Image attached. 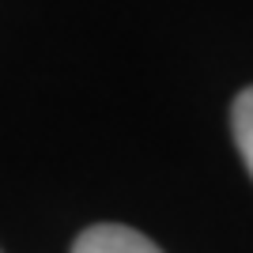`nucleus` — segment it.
Here are the masks:
<instances>
[{"label": "nucleus", "instance_id": "1", "mask_svg": "<svg viewBox=\"0 0 253 253\" xmlns=\"http://www.w3.org/2000/svg\"><path fill=\"white\" fill-rule=\"evenodd\" d=\"M72 253H163L148 234L121 227V223H95L72 242Z\"/></svg>", "mask_w": 253, "mask_h": 253}, {"label": "nucleus", "instance_id": "2", "mask_svg": "<svg viewBox=\"0 0 253 253\" xmlns=\"http://www.w3.org/2000/svg\"><path fill=\"white\" fill-rule=\"evenodd\" d=\"M231 132H234V144H238V155H242L246 170L253 174V87L238 91L231 106Z\"/></svg>", "mask_w": 253, "mask_h": 253}]
</instances>
